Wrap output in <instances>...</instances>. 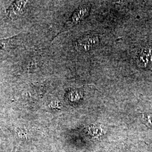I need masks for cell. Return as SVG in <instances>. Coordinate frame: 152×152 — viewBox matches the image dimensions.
Instances as JSON below:
<instances>
[{"mask_svg": "<svg viewBox=\"0 0 152 152\" xmlns=\"http://www.w3.org/2000/svg\"><path fill=\"white\" fill-rule=\"evenodd\" d=\"M90 7L89 6L83 5L80 7L74 12L69 20L65 24V29L72 27L81 21L88 14Z\"/></svg>", "mask_w": 152, "mask_h": 152, "instance_id": "2", "label": "cell"}, {"mask_svg": "<svg viewBox=\"0 0 152 152\" xmlns=\"http://www.w3.org/2000/svg\"><path fill=\"white\" fill-rule=\"evenodd\" d=\"M99 42V38L97 36L87 35L78 40L76 48L80 51L86 52L97 46Z\"/></svg>", "mask_w": 152, "mask_h": 152, "instance_id": "1", "label": "cell"}, {"mask_svg": "<svg viewBox=\"0 0 152 152\" xmlns=\"http://www.w3.org/2000/svg\"><path fill=\"white\" fill-rule=\"evenodd\" d=\"M137 64L142 68L152 66V47L141 49L136 59Z\"/></svg>", "mask_w": 152, "mask_h": 152, "instance_id": "3", "label": "cell"}, {"mask_svg": "<svg viewBox=\"0 0 152 152\" xmlns=\"http://www.w3.org/2000/svg\"><path fill=\"white\" fill-rule=\"evenodd\" d=\"M15 37L0 39V53L4 52L8 49L15 39Z\"/></svg>", "mask_w": 152, "mask_h": 152, "instance_id": "4", "label": "cell"}, {"mask_svg": "<svg viewBox=\"0 0 152 152\" xmlns=\"http://www.w3.org/2000/svg\"><path fill=\"white\" fill-rule=\"evenodd\" d=\"M144 122L149 126L152 127V114H144L142 116Z\"/></svg>", "mask_w": 152, "mask_h": 152, "instance_id": "5", "label": "cell"}]
</instances>
